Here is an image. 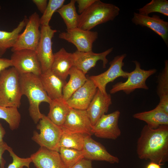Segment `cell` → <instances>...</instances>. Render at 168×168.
Here are the masks:
<instances>
[{
	"label": "cell",
	"mask_w": 168,
	"mask_h": 168,
	"mask_svg": "<svg viewBox=\"0 0 168 168\" xmlns=\"http://www.w3.org/2000/svg\"><path fill=\"white\" fill-rule=\"evenodd\" d=\"M138 158L162 165L168 161V125L142 128L137 142Z\"/></svg>",
	"instance_id": "1"
},
{
	"label": "cell",
	"mask_w": 168,
	"mask_h": 168,
	"mask_svg": "<svg viewBox=\"0 0 168 168\" xmlns=\"http://www.w3.org/2000/svg\"><path fill=\"white\" fill-rule=\"evenodd\" d=\"M20 80L22 95L27 97L29 102L30 115L37 124L43 115L40 110V104L43 102L49 104L51 100L44 90L39 76L31 73L21 74Z\"/></svg>",
	"instance_id": "2"
},
{
	"label": "cell",
	"mask_w": 168,
	"mask_h": 168,
	"mask_svg": "<svg viewBox=\"0 0 168 168\" xmlns=\"http://www.w3.org/2000/svg\"><path fill=\"white\" fill-rule=\"evenodd\" d=\"M120 8L115 5L96 1L79 15L78 27L91 30L97 26L114 20L119 14Z\"/></svg>",
	"instance_id": "3"
},
{
	"label": "cell",
	"mask_w": 168,
	"mask_h": 168,
	"mask_svg": "<svg viewBox=\"0 0 168 168\" xmlns=\"http://www.w3.org/2000/svg\"><path fill=\"white\" fill-rule=\"evenodd\" d=\"M20 77L13 67L0 72V106L20 107L23 96Z\"/></svg>",
	"instance_id": "4"
},
{
	"label": "cell",
	"mask_w": 168,
	"mask_h": 168,
	"mask_svg": "<svg viewBox=\"0 0 168 168\" xmlns=\"http://www.w3.org/2000/svg\"><path fill=\"white\" fill-rule=\"evenodd\" d=\"M38 123L36 128L40 133L34 131L32 139L40 147L59 152L60 140L63 133L61 128L44 114Z\"/></svg>",
	"instance_id": "5"
},
{
	"label": "cell",
	"mask_w": 168,
	"mask_h": 168,
	"mask_svg": "<svg viewBox=\"0 0 168 168\" xmlns=\"http://www.w3.org/2000/svg\"><path fill=\"white\" fill-rule=\"evenodd\" d=\"M132 62L135 66L134 69L128 72L126 81L120 82L113 85L110 91V94H114L122 91L126 94H129L136 89H149L146 81L149 77L156 73V69L153 68L145 70L141 68V64L138 61Z\"/></svg>",
	"instance_id": "6"
},
{
	"label": "cell",
	"mask_w": 168,
	"mask_h": 168,
	"mask_svg": "<svg viewBox=\"0 0 168 168\" xmlns=\"http://www.w3.org/2000/svg\"><path fill=\"white\" fill-rule=\"evenodd\" d=\"M40 17L36 12L33 13L28 19L25 29L19 35L12 48V52L23 49L36 51L41 36Z\"/></svg>",
	"instance_id": "7"
},
{
	"label": "cell",
	"mask_w": 168,
	"mask_h": 168,
	"mask_svg": "<svg viewBox=\"0 0 168 168\" xmlns=\"http://www.w3.org/2000/svg\"><path fill=\"white\" fill-rule=\"evenodd\" d=\"M126 56V54H124L115 56L110 62V66L106 71L99 74L89 77L88 78L94 82L101 92L107 93V85L117 78L121 77L127 78L128 72L123 69L124 65L123 60Z\"/></svg>",
	"instance_id": "8"
},
{
	"label": "cell",
	"mask_w": 168,
	"mask_h": 168,
	"mask_svg": "<svg viewBox=\"0 0 168 168\" xmlns=\"http://www.w3.org/2000/svg\"><path fill=\"white\" fill-rule=\"evenodd\" d=\"M13 66L20 75L31 73L39 76L42 73L36 52L23 49L13 52L11 58Z\"/></svg>",
	"instance_id": "9"
},
{
	"label": "cell",
	"mask_w": 168,
	"mask_h": 168,
	"mask_svg": "<svg viewBox=\"0 0 168 168\" xmlns=\"http://www.w3.org/2000/svg\"><path fill=\"white\" fill-rule=\"evenodd\" d=\"M40 26L41 36L36 52L42 73L50 69L54 58L52 39L58 31L49 25Z\"/></svg>",
	"instance_id": "10"
},
{
	"label": "cell",
	"mask_w": 168,
	"mask_h": 168,
	"mask_svg": "<svg viewBox=\"0 0 168 168\" xmlns=\"http://www.w3.org/2000/svg\"><path fill=\"white\" fill-rule=\"evenodd\" d=\"M120 112L116 110L108 114L102 115L93 126L92 134L96 137L115 140L121 134L119 127L118 121Z\"/></svg>",
	"instance_id": "11"
},
{
	"label": "cell",
	"mask_w": 168,
	"mask_h": 168,
	"mask_svg": "<svg viewBox=\"0 0 168 168\" xmlns=\"http://www.w3.org/2000/svg\"><path fill=\"white\" fill-rule=\"evenodd\" d=\"M63 132L79 133L91 136L93 128L86 110L71 108L61 127Z\"/></svg>",
	"instance_id": "12"
},
{
	"label": "cell",
	"mask_w": 168,
	"mask_h": 168,
	"mask_svg": "<svg viewBox=\"0 0 168 168\" xmlns=\"http://www.w3.org/2000/svg\"><path fill=\"white\" fill-rule=\"evenodd\" d=\"M98 37L97 31L84 30L78 27L66 30L61 33L59 38L73 44L77 50L82 52L92 51L93 44Z\"/></svg>",
	"instance_id": "13"
},
{
	"label": "cell",
	"mask_w": 168,
	"mask_h": 168,
	"mask_svg": "<svg viewBox=\"0 0 168 168\" xmlns=\"http://www.w3.org/2000/svg\"><path fill=\"white\" fill-rule=\"evenodd\" d=\"M111 48L100 53H95L92 51L82 52L76 50L72 53L73 66L82 71L85 74L94 67L99 60L102 62L103 67L105 68L108 62L107 56L113 50Z\"/></svg>",
	"instance_id": "14"
},
{
	"label": "cell",
	"mask_w": 168,
	"mask_h": 168,
	"mask_svg": "<svg viewBox=\"0 0 168 168\" xmlns=\"http://www.w3.org/2000/svg\"><path fill=\"white\" fill-rule=\"evenodd\" d=\"M82 151L84 158L91 161H105L111 164L119 162L117 157L109 153L103 145L94 140L91 136L85 135Z\"/></svg>",
	"instance_id": "15"
},
{
	"label": "cell",
	"mask_w": 168,
	"mask_h": 168,
	"mask_svg": "<svg viewBox=\"0 0 168 168\" xmlns=\"http://www.w3.org/2000/svg\"><path fill=\"white\" fill-rule=\"evenodd\" d=\"M132 22L136 25L146 27L160 36L167 46L168 44V22L156 15L152 16L134 12Z\"/></svg>",
	"instance_id": "16"
},
{
	"label": "cell",
	"mask_w": 168,
	"mask_h": 168,
	"mask_svg": "<svg viewBox=\"0 0 168 168\" xmlns=\"http://www.w3.org/2000/svg\"><path fill=\"white\" fill-rule=\"evenodd\" d=\"M97 90L94 82L88 78L84 84L74 92L66 102L71 108L86 110Z\"/></svg>",
	"instance_id": "17"
},
{
	"label": "cell",
	"mask_w": 168,
	"mask_h": 168,
	"mask_svg": "<svg viewBox=\"0 0 168 168\" xmlns=\"http://www.w3.org/2000/svg\"><path fill=\"white\" fill-rule=\"evenodd\" d=\"M30 158L36 168H66L59 152L40 147Z\"/></svg>",
	"instance_id": "18"
},
{
	"label": "cell",
	"mask_w": 168,
	"mask_h": 168,
	"mask_svg": "<svg viewBox=\"0 0 168 168\" xmlns=\"http://www.w3.org/2000/svg\"><path fill=\"white\" fill-rule=\"evenodd\" d=\"M112 104L110 95L107 93L104 94L97 89L95 96L86 110L93 126L102 115L108 112Z\"/></svg>",
	"instance_id": "19"
},
{
	"label": "cell",
	"mask_w": 168,
	"mask_h": 168,
	"mask_svg": "<svg viewBox=\"0 0 168 168\" xmlns=\"http://www.w3.org/2000/svg\"><path fill=\"white\" fill-rule=\"evenodd\" d=\"M73 66L72 53L68 52L64 48H62L54 54L50 70L63 80L66 81Z\"/></svg>",
	"instance_id": "20"
},
{
	"label": "cell",
	"mask_w": 168,
	"mask_h": 168,
	"mask_svg": "<svg viewBox=\"0 0 168 168\" xmlns=\"http://www.w3.org/2000/svg\"><path fill=\"white\" fill-rule=\"evenodd\" d=\"M40 80L49 97L51 100L63 98V88L66 83L51 70L42 72Z\"/></svg>",
	"instance_id": "21"
},
{
	"label": "cell",
	"mask_w": 168,
	"mask_h": 168,
	"mask_svg": "<svg viewBox=\"0 0 168 168\" xmlns=\"http://www.w3.org/2000/svg\"><path fill=\"white\" fill-rule=\"evenodd\" d=\"M133 117L145 122L152 129H156L161 125H168V114L158 105L151 110L135 113Z\"/></svg>",
	"instance_id": "22"
},
{
	"label": "cell",
	"mask_w": 168,
	"mask_h": 168,
	"mask_svg": "<svg viewBox=\"0 0 168 168\" xmlns=\"http://www.w3.org/2000/svg\"><path fill=\"white\" fill-rule=\"evenodd\" d=\"M47 117L53 123L61 127L65 122L71 108L63 98L51 100Z\"/></svg>",
	"instance_id": "23"
},
{
	"label": "cell",
	"mask_w": 168,
	"mask_h": 168,
	"mask_svg": "<svg viewBox=\"0 0 168 168\" xmlns=\"http://www.w3.org/2000/svg\"><path fill=\"white\" fill-rule=\"evenodd\" d=\"M69 75L70 79L64 85L63 91V98L66 101L82 86L88 79L84 73L74 66L70 70Z\"/></svg>",
	"instance_id": "24"
},
{
	"label": "cell",
	"mask_w": 168,
	"mask_h": 168,
	"mask_svg": "<svg viewBox=\"0 0 168 168\" xmlns=\"http://www.w3.org/2000/svg\"><path fill=\"white\" fill-rule=\"evenodd\" d=\"M28 19L25 16L17 26L10 32L0 30V57L16 43L21 32L25 27Z\"/></svg>",
	"instance_id": "25"
},
{
	"label": "cell",
	"mask_w": 168,
	"mask_h": 168,
	"mask_svg": "<svg viewBox=\"0 0 168 168\" xmlns=\"http://www.w3.org/2000/svg\"><path fill=\"white\" fill-rule=\"evenodd\" d=\"M157 93L160 101L157 105L168 114V61H165L164 67L158 77Z\"/></svg>",
	"instance_id": "26"
},
{
	"label": "cell",
	"mask_w": 168,
	"mask_h": 168,
	"mask_svg": "<svg viewBox=\"0 0 168 168\" xmlns=\"http://www.w3.org/2000/svg\"><path fill=\"white\" fill-rule=\"evenodd\" d=\"M76 0H71L68 3L63 5L56 11L63 20L67 27L70 30L77 27L79 15L76 11Z\"/></svg>",
	"instance_id": "27"
},
{
	"label": "cell",
	"mask_w": 168,
	"mask_h": 168,
	"mask_svg": "<svg viewBox=\"0 0 168 168\" xmlns=\"http://www.w3.org/2000/svg\"><path fill=\"white\" fill-rule=\"evenodd\" d=\"M86 135L79 133L63 132L59 144V147L82 150Z\"/></svg>",
	"instance_id": "28"
},
{
	"label": "cell",
	"mask_w": 168,
	"mask_h": 168,
	"mask_svg": "<svg viewBox=\"0 0 168 168\" xmlns=\"http://www.w3.org/2000/svg\"><path fill=\"white\" fill-rule=\"evenodd\" d=\"M16 107L0 106V119L5 120L8 124L12 130L19 127L21 120V115Z\"/></svg>",
	"instance_id": "29"
},
{
	"label": "cell",
	"mask_w": 168,
	"mask_h": 168,
	"mask_svg": "<svg viewBox=\"0 0 168 168\" xmlns=\"http://www.w3.org/2000/svg\"><path fill=\"white\" fill-rule=\"evenodd\" d=\"M138 13L148 15L153 12H158L168 16V1L167 0H152L142 8L138 9Z\"/></svg>",
	"instance_id": "30"
},
{
	"label": "cell",
	"mask_w": 168,
	"mask_h": 168,
	"mask_svg": "<svg viewBox=\"0 0 168 168\" xmlns=\"http://www.w3.org/2000/svg\"><path fill=\"white\" fill-rule=\"evenodd\" d=\"M59 152L66 168H69L84 158L82 151L60 147Z\"/></svg>",
	"instance_id": "31"
},
{
	"label": "cell",
	"mask_w": 168,
	"mask_h": 168,
	"mask_svg": "<svg viewBox=\"0 0 168 168\" xmlns=\"http://www.w3.org/2000/svg\"><path fill=\"white\" fill-rule=\"evenodd\" d=\"M65 2V0H49L47 7L40 18L41 26L49 25V22L54 13L60 8Z\"/></svg>",
	"instance_id": "32"
},
{
	"label": "cell",
	"mask_w": 168,
	"mask_h": 168,
	"mask_svg": "<svg viewBox=\"0 0 168 168\" xmlns=\"http://www.w3.org/2000/svg\"><path fill=\"white\" fill-rule=\"evenodd\" d=\"M8 151L12 158V161L9 164L7 168H23L24 166L30 168V164L32 162L30 157L26 158L19 157L14 152L11 147Z\"/></svg>",
	"instance_id": "33"
},
{
	"label": "cell",
	"mask_w": 168,
	"mask_h": 168,
	"mask_svg": "<svg viewBox=\"0 0 168 168\" xmlns=\"http://www.w3.org/2000/svg\"><path fill=\"white\" fill-rule=\"evenodd\" d=\"M78 4V12L80 14L89 7L96 0H76Z\"/></svg>",
	"instance_id": "34"
},
{
	"label": "cell",
	"mask_w": 168,
	"mask_h": 168,
	"mask_svg": "<svg viewBox=\"0 0 168 168\" xmlns=\"http://www.w3.org/2000/svg\"><path fill=\"white\" fill-rule=\"evenodd\" d=\"M69 168H94L92 161L83 158Z\"/></svg>",
	"instance_id": "35"
},
{
	"label": "cell",
	"mask_w": 168,
	"mask_h": 168,
	"mask_svg": "<svg viewBox=\"0 0 168 168\" xmlns=\"http://www.w3.org/2000/svg\"><path fill=\"white\" fill-rule=\"evenodd\" d=\"M11 147L4 141L0 143V168H5L6 161L3 158L2 155L5 151H8Z\"/></svg>",
	"instance_id": "36"
},
{
	"label": "cell",
	"mask_w": 168,
	"mask_h": 168,
	"mask_svg": "<svg viewBox=\"0 0 168 168\" xmlns=\"http://www.w3.org/2000/svg\"><path fill=\"white\" fill-rule=\"evenodd\" d=\"M33 2L35 5L40 12L43 13L48 5L47 0H33Z\"/></svg>",
	"instance_id": "37"
},
{
	"label": "cell",
	"mask_w": 168,
	"mask_h": 168,
	"mask_svg": "<svg viewBox=\"0 0 168 168\" xmlns=\"http://www.w3.org/2000/svg\"><path fill=\"white\" fill-rule=\"evenodd\" d=\"M12 66L13 65L10 59L0 58V72Z\"/></svg>",
	"instance_id": "38"
},
{
	"label": "cell",
	"mask_w": 168,
	"mask_h": 168,
	"mask_svg": "<svg viewBox=\"0 0 168 168\" xmlns=\"http://www.w3.org/2000/svg\"><path fill=\"white\" fill-rule=\"evenodd\" d=\"M6 133V131L1 124L0 123V143L3 141V138Z\"/></svg>",
	"instance_id": "39"
},
{
	"label": "cell",
	"mask_w": 168,
	"mask_h": 168,
	"mask_svg": "<svg viewBox=\"0 0 168 168\" xmlns=\"http://www.w3.org/2000/svg\"><path fill=\"white\" fill-rule=\"evenodd\" d=\"M146 168H161L160 165L155 162H151L147 166Z\"/></svg>",
	"instance_id": "40"
}]
</instances>
